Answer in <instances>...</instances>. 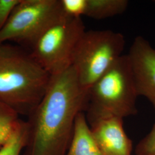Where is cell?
Returning a JSON list of instances; mask_svg holds the SVG:
<instances>
[{"label": "cell", "instance_id": "cell-1", "mask_svg": "<svg viewBox=\"0 0 155 155\" xmlns=\"http://www.w3.org/2000/svg\"><path fill=\"white\" fill-rule=\"evenodd\" d=\"M88 89L72 66L51 76L41 101L28 116L23 155H66L78 114L86 110Z\"/></svg>", "mask_w": 155, "mask_h": 155}, {"label": "cell", "instance_id": "cell-2", "mask_svg": "<svg viewBox=\"0 0 155 155\" xmlns=\"http://www.w3.org/2000/svg\"><path fill=\"white\" fill-rule=\"evenodd\" d=\"M50 79L29 50L10 43L0 44V102L19 116L28 117L39 104Z\"/></svg>", "mask_w": 155, "mask_h": 155}, {"label": "cell", "instance_id": "cell-3", "mask_svg": "<svg viewBox=\"0 0 155 155\" xmlns=\"http://www.w3.org/2000/svg\"><path fill=\"white\" fill-rule=\"evenodd\" d=\"M138 96L129 58L122 55L89 89L85 110L87 122L136 114Z\"/></svg>", "mask_w": 155, "mask_h": 155}, {"label": "cell", "instance_id": "cell-4", "mask_svg": "<svg viewBox=\"0 0 155 155\" xmlns=\"http://www.w3.org/2000/svg\"><path fill=\"white\" fill-rule=\"evenodd\" d=\"M125 40L110 30L85 31L78 43L71 66L81 84L89 89L122 55Z\"/></svg>", "mask_w": 155, "mask_h": 155}, {"label": "cell", "instance_id": "cell-5", "mask_svg": "<svg viewBox=\"0 0 155 155\" xmlns=\"http://www.w3.org/2000/svg\"><path fill=\"white\" fill-rule=\"evenodd\" d=\"M66 17L61 0H20L0 31V44L15 43L29 50L43 33Z\"/></svg>", "mask_w": 155, "mask_h": 155}, {"label": "cell", "instance_id": "cell-6", "mask_svg": "<svg viewBox=\"0 0 155 155\" xmlns=\"http://www.w3.org/2000/svg\"><path fill=\"white\" fill-rule=\"evenodd\" d=\"M85 31L81 18L66 17L43 33L29 51L51 76L55 75L71 66L75 50Z\"/></svg>", "mask_w": 155, "mask_h": 155}, {"label": "cell", "instance_id": "cell-7", "mask_svg": "<svg viewBox=\"0 0 155 155\" xmlns=\"http://www.w3.org/2000/svg\"><path fill=\"white\" fill-rule=\"evenodd\" d=\"M139 96L155 108V49L144 38H136L127 54Z\"/></svg>", "mask_w": 155, "mask_h": 155}, {"label": "cell", "instance_id": "cell-8", "mask_svg": "<svg viewBox=\"0 0 155 155\" xmlns=\"http://www.w3.org/2000/svg\"><path fill=\"white\" fill-rule=\"evenodd\" d=\"M89 125L104 155H132V142L124 129L122 118L106 117Z\"/></svg>", "mask_w": 155, "mask_h": 155}, {"label": "cell", "instance_id": "cell-9", "mask_svg": "<svg viewBox=\"0 0 155 155\" xmlns=\"http://www.w3.org/2000/svg\"><path fill=\"white\" fill-rule=\"evenodd\" d=\"M66 155H104L91 133L84 111L78 114Z\"/></svg>", "mask_w": 155, "mask_h": 155}, {"label": "cell", "instance_id": "cell-10", "mask_svg": "<svg viewBox=\"0 0 155 155\" xmlns=\"http://www.w3.org/2000/svg\"><path fill=\"white\" fill-rule=\"evenodd\" d=\"M127 0H86L84 16L101 20L120 15L126 11Z\"/></svg>", "mask_w": 155, "mask_h": 155}, {"label": "cell", "instance_id": "cell-11", "mask_svg": "<svg viewBox=\"0 0 155 155\" xmlns=\"http://www.w3.org/2000/svg\"><path fill=\"white\" fill-rule=\"evenodd\" d=\"M27 126L26 121L20 119L11 137L0 150V155H21L27 140Z\"/></svg>", "mask_w": 155, "mask_h": 155}, {"label": "cell", "instance_id": "cell-12", "mask_svg": "<svg viewBox=\"0 0 155 155\" xmlns=\"http://www.w3.org/2000/svg\"><path fill=\"white\" fill-rule=\"evenodd\" d=\"M19 116L11 107L0 102V150L11 137Z\"/></svg>", "mask_w": 155, "mask_h": 155}, {"label": "cell", "instance_id": "cell-13", "mask_svg": "<svg viewBox=\"0 0 155 155\" xmlns=\"http://www.w3.org/2000/svg\"><path fill=\"white\" fill-rule=\"evenodd\" d=\"M63 11L66 16L81 18L84 16L86 0H61Z\"/></svg>", "mask_w": 155, "mask_h": 155}, {"label": "cell", "instance_id": "cell-14", "mask_svg": "<svg viewBox=\"0 0 155 155\" xmlns=\"http://www.w3.org/2000/svg\"><path fill=\"white\" fill-rule=\"evenodd\" d=\"M136 155H155V122L148 133L137 145Z\"/></svg>", "mask_w": 155, "mask_h": 155}, {"label": "cell", "instance_id": "cell-15", "mask_svg": "<svg viewBox=\"0 0 155 155\" xmlns=\"http://www.w3.org/2000/svg\"><path fill=\"white\" fill-rule=\"evenodd\" d=\"M20 0H0V31L8 21L12 12Z\"/></svg>", "mask_w": 155, "mask_h": 155}]
</instances>
